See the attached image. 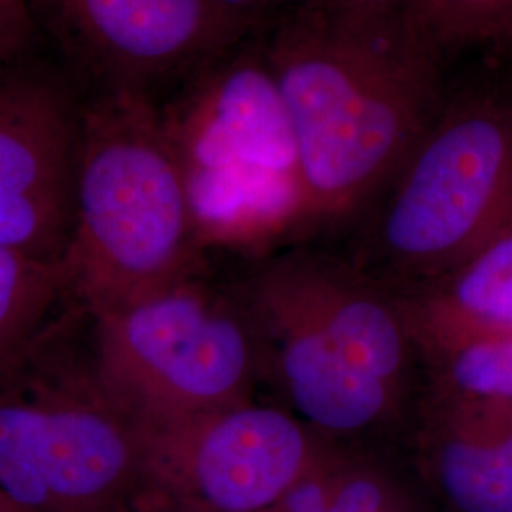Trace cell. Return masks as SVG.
I'll return each mask as SVG.
<instances>
[{
  "instance_id": "277c9868",
  "label": "cell",
  "mask_w": 512,
  "mask_h": 512,
  "mask_svg": "<svg viewBox=\"0 0 512 512\" xmlns=\"http://www.w3.org/2000/svg\"><path fill=\"white\" fill-rule=\"evenodd\" d=\"M511 211V86L448 88L393 175L323 241L366 279L412 302Z\"/></svg>"
},
{
  "instance_id": "ac0fdd59",
  "label": "cell",
  "mask_w": 512,
  "mask_h": 512,
  "mask_svg": "<svg viewBox=\"0 0 512 512\" xmlns=\"http://www.w3.org/2000/svg\"><path fill=\"white\" fill-rule=\"evenodd\" d=\"M410 0H308L330 18L363 27H399Z\"/></svg>"
},
{
  "instance_id": "9c48e42d",
  "label": "cell",
  "mask_w": 512,
  "mask_h": 512,
  "mask_svg": "<svg viewBox=\"0 0 512 512\" xmlns=\"http://www.w3.org/2000/svg\"><path fill=\"white\" fill-rule=\"evenodd\" d=\"M82 99L33 55L0 65V249L63 260Z\"/></svg>"
},
{
  "instance_id": "2e32d148",
  "label": "cell",
  "mask_w": 512,
  "mask_h": 512,
  "mask_svg": "<svg viewBox=\"0 0 512 512\" xmlns=\"http://www.w3.org/2000/svg\"><path fill=\"white\" fill-rule=\"evenodd\" d=\"M238 38L260 37L308 0H209Z\"/></svg>"
},
{
  "instance_id": "9a60e30c",
  "label": "cell",
  "mask_w": 512,
  "mask_h": 512,
  "mask_svg": "<svg viewBox=\"0 0 512 512\" xmlns=\"http://www.w3.org/2000/svg\"><path fill=\"white\" fill-rule=\"evenodd\" d=\"M429 393L512 408V332L427 353Z\"/></svg>"
},
{
  "instance_id": "5b68a950",
  "label": "cell",
  "mask_w": 512,
  "mask_h": 512,
  "mask_svg": "<svg viewBox=\"0 0 512 512\" xmlns=\"http://www.w3.org/2000/svg\"><path fill=\"white\" fill-rule=\"evenodd\" d=\"M205 247L289 241L298 207L291 118L260 37L243 38L158 99Z\"/></svg>"
},
{
  "instance_id": "ba28073f",
  "label": "cell",
  "mask_w": 512,
  "mask_h": 512,
  "mask_svg": "<svg viewBox=\"0 0 512 512\" xmlns=\"http://www.w3.org/2000/svg\"><path fill=\"white\" fill-rule=\"evenodd\" d=\"M325 440L274 401H249L145 431V501L188 512H266L310 471Z\"/></svg>"
},
{
  "instance_id": "4fadbf2b",
  "label": "cell",
  "mask_w": 512,
  "mask_h": 512,
  "mask_svg": "<svg viewBox=\"0 0 512 512\" xmlns=\"http://www.w3.org/2000/svg\"><path fill=\"white\" fill-rule=\"evenodd\" d=\"M266 512H431V503L406 450L327 442Z\"/></svg>"
},
{
  "instance_id": "3957f363",
  "label": "cell",
  "mask_w": 512,
  "mask_h": 512,
  "mask_svg": "<svg viewBox=\"0 0 512 512\" xmlns=\"http://www.w3.org/2000/svg\"><path fill=\"white\" fill-rule=\"evenodd\" d=\"M205 243L158 101L109 88L82 99L73 228L63 266L92 317L205 266Z\"/></svg>"
},
{
  "instance_id": "5bb4252c",
  "label": "cell",
  "mask_w": 512,
  "mask_h": 512,
  "mask_svg": "<svg viewBox=\"0 0 512 512\" xmlns=\"http://www.w3.org/2000/svg\"><path fill=\"white\" fill-rule=\"evenodd\" d=\"M71 298L63 262L0 249V389L44 348L57 306Z\"/></svg>"
},
{
  "instance_id": "7402d4cb",
  "label": "cell",
  "mask_w": 512,
  "mask_h": 512,
  "mask_svg": "<svg viewBox=\"0 0 512 512\" xmlns=\"http://www.w3.org/2000/svg\"><path fill=\"white\" fill-rule=\"evenodd\" d=\"M511 88H512V84H511Z\"/></svg>"
},
{
  "instance_id": "e0dca14e",
  "label": "cell",
  "mask_w": 512,
  "mask_h": 512,
  "mask_svg": "<svg viewBox=\"0 0 512 512\" xmlns=\"http://www.w3.org/2000/svg\"><path fill=\"white\" fill-rule=\"evenodd\" d=\"M38 33L31 0H0V65L33 55Z\"/></svg>"
},
{
  "instance_id": "ffe728a7",
  "label": "cell",
  "mask_w": 512,
  "mask_h": 512,
  "mask_svg": "<svg viewBox=\"0 0 512 512\" xmlns=\"http://www.w3.org/2000/svg\"><path fill=\"white\" fill-rule=\"evenodd\" d=\"M141 512H188L179 509V507H173V505H165V503H154V501H148L143 505Z\"/></svg>"
},
{
  "instance_id": "52a82bcc",
  "label": "cell",
  "mask_w": 512,
  "mask_h": 512,
  "mask_svg": "<svg viewBox=\"0 0 512 512\" xmlns=\"http://www.w3.org/2000/svg\"><path fill=\"white\" fill-rule=\"evenodd\" d=\"M44 351L0 389V492L25 512H141L145 431L92 365H57Z\"/></svg>"
},
{
  "instance_id": "7c38bea8",
  "label": "cell",
  "mask_w": 512,
  "mask_h": 512,
  "mask_svg": "<svg viewBox=\"0 0 512 512\" xmlns=\"http://www.w3.org/2000/svg\"><path fill=\"white\" fill-rule=\"evenodd\" d=\"M408 306L425 355L512 332V211L458 268Z\"/></svg>"
},
{
  "instance_id": "30bf717a",
  "label": "cell",
  "mask_w": 512,
  "mask_h": 512,
  "mask_svg": "<svg viewBox=\"0 0 512 512\" xmlns=\"http://www.w3.org/2000/svg\"><path fill=\"white\" fill-rule=\"evenodd\" d=\"M40 31L95 90L126 88L156 101L243 38L209 0H31Z\"/></svg>"
},
{
  "instance_id": "d6986e66",
  "label": "cell",
  "mask_w": 512,
  "mask_h": 512,
  "mask_svg": "<svg viewBox=\"0 0 512 512\" xmlns=\"http://www.w3.org/2000/svg\"><path fill=\"white\" fill-rule=\"evenodd\" d=\"M499 442L503 461V505L505 512H512V408L499 406Z\"/></svg>"
},
{
  "instance_id": "44dd1931",
  "label": "cell",
  "mask_w": 512,
  "mask_h": 512,
  "mask_svg": "<svg viewBox=\"0 0 512 512\" xmlns=\"http://www.w3.org/2000/svg\"><path fill=\"white\" fill-rule=\"evenodd\" d=\"M0 512H25V511H21V509H19L18 505H16V503H12V501H10V499H8V497H6V495L2 494V492H0Z\"/></svg>"
},
{
  "instance_id": "8fae6325",
  "label": "cell",
  "mask_w": 512,
  "mask_h": 512,
  "mask_svg": "<svg viewBox=\"0 0 512 512\" xmlns=\"http://www.w3.org/2000/svg\"><path fill=\"white\" fill-rule=\"evenodd\" d=\"M406 454L446 511L505 512L497 404L429 393Z\"/></svg>"
},
{
  "instance_id": "8992f818",
  "label": "cell",
  "mask_w": 512,
  "mask_h": 512,
  "mask_svg": "<svg viewBox=\"0 0 512 512\" xmlns=\"http://www.w3.org/2000/svg\"><path fill=\"white\" fill-rule=\"evenodd\" d=\"M194 274L93 317V374L143 431L258 399L264 351L236 277Z\"/></svg>"
},
{
  "instance_id": "7a4b0ae2",
  "label": "cell",
  "mask_w": 512,
  "mask_h": 512,
  "mask_svg": "<svg viewBox=\"0 0 512 512\" xmlns=\"http://www.w3.org/2000/svg\"><path fill=\"white\" fill-rule=\"evenodd\" d=\"M260 40L298 156L289 241L329 238L420 139L448 90L444 63L403 25H353L308 2Z\"/></svg>"
},
{
  "instance_id": "6da1fadb",
  "label": "cell",
  "mask_w": 512,
  "mask_h": 512,
  "mask_svg": "<svg viewBox=\"0 0 512 512\" xmlns=\"http://www.w3.org/2000/svg\"><path fill=\"white\" fill-rule=\"evenodd\" d=\"M236 281L274 403L330 444L406 448L429 397L408 302L323 239L256 249Z\"/></svg>"
}]
</instances>
